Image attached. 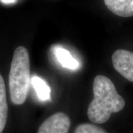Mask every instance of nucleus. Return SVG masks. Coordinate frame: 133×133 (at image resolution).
Returning a JSON list of instances; mask_svg holds the SVG:
<instances>
[{
    "label": "nucleus",
    "mask_w": 133,
    "mask_h": 133,
    "mask_svg": "<svg viewBox=\"0 0 133 133\" xmlns=\"http://www.w3.org/2000/svg\"><path fill=\"white\" fill-rule=\"evenodd\" d=\"M125 101L117 92L114 84L104 76H95L93 81V99L87 109L88 118L92 123L104 124L112 113L124 109Z\"/></svg>",
    "instance_id": "obj_1"
},
{
    "label": "nucleus",
    "mask_w": 133,
    "mask_h": 133,
    "mask_svg": "<svg viewBox=\"0 0 133 133\" xmlns=\"http://www.w3.org/2000/svg\"><path fill=\"white\" fill-rule=\"evenodd\" d=\"M30 80L28 51L24 47H18L14 52L9 73L10 95L13 104H24L28 96Z\"/></svg>",
    "instance_id": "obj_2"
},
{
    "label": "nucleus",
    "mask_w": 133,
    "mask_h": 133,
    "mask_svg": "<svg viewBox=\"0 0 133 133\" xmlns=\"http://www.w3.org/2000/svg\"><path fill=\"white\" fill-rule=\"evenodd\" d=\"M115 70L128 81L133 82V52L117 50L112 56Z\"/></svg>",
    "instance_id": "obj_3"
},
{
    "label": "nucleus",
    "mask_w": 133,
    "mask_h": 133,
    "mask_svg": "<svg viewBox=\"0 0 133 133\" xmlns=\"http://www.w3.org/2000/svg\"><path fill=\"white\" fill-rule=\"evenodd\" d=\"M70 127V118L63 112H58L45 120L37 133H68Z\"/></svg>",
    "instance_id": "obj_4"
},
{
    "label": "nucleus",
    "mask_w": 133,
    "mask_h": 133,
    "mask_svg": "<svg viewBox=\"0 0 133 133\" xmlns=\"http://www.w3.org/2000/svg\"><path fill=\"white\" fill-rule=\"evenodd\" d=\"M112 14L121 17L133 16V0H104Z\"/></svg>",
    "instance_id": "obj_5"
},
{
    "label": "nucleus",
    "mask_w": 133,
    "mask_h": 133,
    "mask_svg": "<svg viewBox=\"0 0 133 133\" xmlns=\"http://www.w3.org/2000/svg\"><path fill=\"white\" fill-rule=\"evenodd\" d=\"M52 52L58 62L63 67L71 70H77L80 68L81 64L79 62L73 57L71 53L65 48L56 46L52 48Z\"/></svg>",
    "instance_id": "obj_6"
},
{
    "label": "nucleus",
    "mask_w": 133,
    "mask_h": 133,
    "mask_svg": "<svg viewBox=\"0 0 133 133\" xmlns=\"http://www.w3.org/2000/svg\"><path fill=\"white\" fill-rule=\"evenodd\" d=\"M8 102L6 88L2 76L0 75V133H2L8 119Z\"/></svg>",
    "instance_id": "obj_7"
},
{
    "label": "nucleus",
    "mask_w": 133,
    "mask_h": 133,
    "mask_svg": "<svg viewBox=\"0 0 133 133\" xmlns=\"http://www.w3.org/2000/svg\"><path fill=\"white\" fill-rule=\"evenodd\" d=\"M30 83L36 92L37 97L42 101H47L50 99L51 90L48 85L46 81L38 76H33L31 78Z\"/></svg>",
    "instance_id": "obj_8"
},
{
    "label": "nucleus",
    "mask_w": 133,
    "mask_h": 133,
    "mask_svg": "<svg viewBox=\"0 0 133 133\" xmlns=\"http://www.w3.org/2000/svg\"><path fill=\"white\" fill-rule=\"evenodd\" d=\"M75 133H107L104 129L90 124H83L77 127Z\"/></svg>",
    "instance_id": "obj_9"
},
{
    "label": "nucleus",
    "mask_w": 133,
    "mask_h": 133,
    "mask_svg": "<svg viewBox=\"0 0 133 133\" xmlns=\"http://www.w3.org/2000/svg\"><path fill=\"white\" fill-rule=\"evenodd\" d=\"M0 2L3 4L8 5V4H14L16 2V0H0Z\"/></svg>",
    "instance_id": "obj_10"
}]
</instances>
